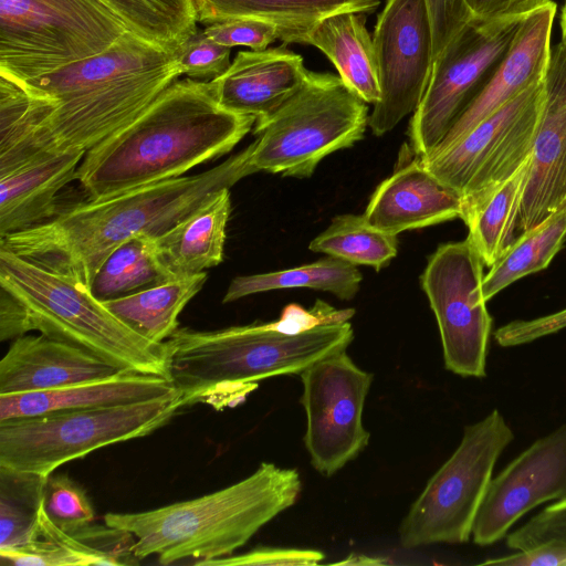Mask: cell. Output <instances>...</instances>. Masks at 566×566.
Wrapping results in <instances>:
<instances>
[{"label":"cell","mask_w":566,"mask_h":566,"mask_svg":"<svg viewBox=\"0 0 566 566\" xmlns=\"http://www.w3.org/2000/svg\"><path fill=\"white\" fill-rule=\"evenodd\" d=\"M251 174L244 148L197 175L87 199L48 222L0 238V248L90 289L102 263L120 244L137 235H160Z\"/></svg>","instance_id":"obj_1"},{"label":"cell","mask_w":566,"mask_h":566,"mask_svg":"<svg viewBox=\"0 0 566 566\" xmlns=\"http://www.w3.org/2000/svg\"><path fill=\"white\" fill-rule=\"evenodd\" d=\"M325 319L317 306L290 304L270 323L209 332L178 328L165 342L168 378L181 394L184 407L197 402L233 407L264 379L300 375L347 350L354 339L349 319Z\"/></svg>","instance_id":"obj_2"},{"label":"cell","mask_w":566,"mask_h":566,"mask_svg":"<svg viewBox=\"0 0 566 566\" xmlns=\"http://www.w3.org/2000/svg\"><path fill=\"white\" fill-rule=\"evenodd\" d=\"M255 120L223 108L211 82L177 80L133 122L88 149L75 180L95 200L181 177L229 153Z\"/></svg>","instance_id":"obj_3"},{"label":"cell","mask_w":566,"mask_h":566,"mask_svg":"<svg viewBox=\"0 0 566 566\" xmlns=\"http://www.w3.org/2000/svg\"><path fill=\"white\" fill-rule=\"evenodd\" d=\"M297 470L262 462L243 480L216 492L158 509L107 513L104 522L134 537L140 560L157 556L161 565L193 564L232 555L265 524L297 501Z\"/></svg>","instance_id":"obj_4"},{"label":"cell","mask_w":566,"mask_h":566,"mask_svg":"<svg viewBox=\"0 0 566 566\" xmlns=\"http://www.w3.org/2000/svg\"><path fill=\"white\" fill-rule=\"evenodd\" d=\"M178 53L126 75L108 63L83 60L43 76V96L24 85L32 123L21 166L63 151L86 153L128 125L181 77Z\"/></svg>","instance_id":"obj_5"},{"label":"cell","mask_w":566,"mask_h":566,"mask_svg":"<svg viewBox=\"0 0 566 566\" xmlns=\"http://www.w3.org/2000/svg\"><path fill=\"white\" fill-rule=\"evenodd\" d=\"M0 289L20 303L30 332L81 348L120 370L168 378L165 343L132 331L83 283L0 248Z\"/></svg>","instance_id":"obj_6"},{"label":"cell","mask_w":566,"mask_h":566,"mask_svg":"<svg viewBox=\"0 0 566 566\" xmlns=\"http://www.w3.org/2000/svg\"><path fill=\"white\" fill-rule=\"evenodd\" d=\"M368 117L367 103L339 75L310 72L275 113L254 124L249 168L252 174L308 177L326 156L360 140Z\"/></svg>","instance_id":"obj_7"},{"label":"cell","mask_w":566,"mask_h":566,"mask_svg":"<svg viewBox=\"0 0 566 566\" xmlns=\"http://www.w3.org/2000/svg\"><path fill=\"white\" fill-rule=\"evenodd\" d=\"M127 31L97 0H0V74L28 82L104 52Z\"/></svg>","instance_id":"obj_8"},{"label":"cell","mask_w":566,"mask_h":566,"mask_svg":"<svg viewBox=\"0 0 566 566\" xmlns=\"http://www.w3.org/2000/svg\"><path fill=\"white\" fill-rule=\"evenodd\" d=\"M181 407L178 391L130 405L0 422V465L48 476L99 448L151 433Z\"/></svg>","instance_id":"obj_9"},{"label":"cell","mask_w":566,"mask_h":566,"mask_svg":"<svg viewBox=\"0 0 566 566\" xmlns=\"http://www.w3.org/2000/svg\"><path fill=\"white\" fill-rule=\"evenodd\" d=\"M514 433L493 409L464 427L460 444L429 479L399 527L403 548L465 543L492 480L495 463Z\"/></svg>","instance_id":"obj_10"},{"label":"cell","mask_w":566,"mask_h":566,"mask_svg":"<svg viewBox=\"0 0 566 566\" xmlns=\"http://www.w3.org/2000/svg\"><path fill=\"white\" fill-rule=\"evenodd\" d=\"M545 80L528 86L451 147L421 157L438 179L462 197L463 221L531 156L546 98Z\"/></svg>","instance_id":"obj_11"},{"label":"cell","mask_w":566,"mask_h":566,"mask_svg":"<svg viewBox=\"0 0 566 566\" xmlns=\"http://www.w3.org/2000/svg\"><path fill=\"white\" fill-rule=\"evenodd\" d=\"M484 263L471 242L440 244L420 276L436 316L446 369L462 377H485L492 317L482 283Z\"/></svg>","instance_id":"obj_12"},{"label":"cell","mask_w":566,"mask_h":566,"mask_svg":"<svg viewBox=\"0 0 566 566\" xmlns=\"http://www.w3.org/2000/svg\"><path fill=\"white\" fill-rule=\"evenodd\" d=\"M520 22L474 19L433 61L428 86L408 126L415 155L424 157L442 142L503 59Z\"/></svg>","instance_id":"obj_13"},{"label":"cell","mask_w":566,"mask_h":566,"mask_svg":"<svg viewBox=\"0 0 566 566\" xmlns=\"http://www.w3.org/2000/svg\"><path fill=\"white\" fill-rule=\"evenodd\" d=\"M300 377V402L306 415L304 444L312 467L331 476L368 446L363 410L374 375L344 350L314 363Z\"/></svg>","instance_id":"obj_14"},{"label":"cell","mask_w":566,"mask_h":566,"mask_svg":"<svg viewBox=\"0 0 566 566\" xmlns=\"http://www.w3.org/2000/svg\"><path fill=\"white\" fill-rule=\"evenodd\" d=\"M373 42L380 99L368 127L382 136L418 107L429 83L432 32L424 0H387L378 14Z\"/></svg>","instance_id":"obj_15"},{"label":"cell","mask_w":566,"mask_h":566,"mask_svg":"<svg viewBox=\"0 0 566 566\" xmlns=\"http://www.w3.org/2000/svg\"><path fill=\"white\" fill-rule=\"evenodd\" d=\"M566 499V422L537 439L492 478L472 530L476 545L494 544L536 506Z\"/></svg>","instance_id":"obj_16"},{"label":"cell","mask_w":566,"mask_h":566,"mask_svg":"<svg viewBox=\"0 0 566 566\" xmlns=\"http://www.w3.org/2000/svg\"><path fill=\"white\" fill-rule=\"evenodd\" d=\"M556 12V3L548 1L521 20L501 62L430 154L451 147L528 86L546 77L552 56L551 36Z\"/></svg>","instance_id":"obj_17"},{"label":"cell","mask_w":566,"mask_h":566,"mask_svg":"<svg viewBox=\"0 0 566 566\" xmlns=\"http://www.w3.org/2000/svg\"><path fill=\"white\" fill-rule=\"evenodd\" d=\"M545 86L517 235L566 210V54L559 43L552 49Z\"/></svg>","instance_id":"obj_18"},{"label":"cell","mask_w":566,"mask_h":566,"mask_svg":"<svg viewBox=\"0 0 566 566\" xmlns=\"http://www.w3.org/2000/svg\"><path fill=\"white\" fill-rule=\"evenodd\" d=\"M303 57L286 44L261 51H240L228 70L210 81L218 103L226 109L255 117H270L308 78Z\"/></svg>","instance_id":"obj_19"},{"label":"cell","mask_w":566,"mask_h":566,"mask_svg":"<svg viewBox=\"0 0 566 566\" xmlns=\"http://www.w3.org/2000/svg\"><path fill=\"white\" fill-rule=\"evenodd\" d=\"M364 216L373 227L397 235L462 218L463 201L415 155L376 188Z\"/></svg>","instance_id":"obj_20"},{"label":"cell","mask_w":566,"mask_h":566,"mask_svg":"<svg viewBox=\"0 0 566 566\" xmlns=\"http://www.w3.org/2000/svg\"><path fill=\"white\" fill-rule=\"evenodd\" d=\"M120 371L75 346L44 335L13 339L0 360V395L57 389Z\"/></svg>","instance_id":"obj_21"},{"label":"cell","mask_w":566,"mask_h":566,"mask_svg":"<svg viewBox=\"0 0 566 566\" xmlns=\"http://www.w3.org/2000/svg\"><path fill=\"white\" fill-rule=\"evenodd\" d=\"M176 392L167 377L120 371L52 390L0 395V422L59 411L130 405Z\"/></svg>","instance_id":"obj_22"},{"label":"cell","mask_w":566,"mask_h":566,"mask_svg":"<svg viewBox=\"0 0 566 566\" xmlns=\"http://www.w3.org/2000/svg\"><path fill=\"white\" fill-rule=\"evenodd\" d=\"M85 151L43 157L0 177V238L53 219L59 191L75 174Z\"/></svg>","instance_id":"obj_23"},{"label":"cell","mask_w":566,"mask_h":566,"mask_svg":"<svg viewBox=\"0 0 566 566\" xmlns=\"http://www.w3.org/2000/svg\"><path fill=\"white\" fill-rule=\"evenodd\" d=\"M230 211V189L226 188L154 238L157 262L168 279L192 276L222 262Z\"/></svg>","instance_id":"obj_24"},{"label":"cell","mask_w":566,"mask_h":566,"mask_svg":"<svg viewBox=\"0 0 566 566\" xmlns=\"http://www.w3.org/2000/svg\"><path fill=\"white\" fill-rule=\"evenodd\" d=\"M197 20L203 25L234 17L270 21L283 44H308L316 25L336 13H371L379 0H192Z\"/></svg>","instance_id":"obj_25"},{"label":"cell","mask_w":566,"mask_h":566,"mask_svg":"<svg viewBox=\"0 0 566 566\" xmlns=\"http://www.w3.org/2000/svg\"><path fill=\"white\" fill-rule=\"evenodd\" d=\"M366 13L342 12L327 17L312 31L308 45L317 48L339 77L367 104L380 99L378 65Z\"/></svg>","instance_id":"obj_26"},{"label":"cell","mask_w":566,"mask_h":566,"mask_svg":"<svg viewBox=\"0 0 566 566\" xmlns=\"http://www.w3.org/2000/svg\"><path fill=\"white\" fill-rule=\"evenodd\" d=\"M207 281V273L168 280L103 304L127 327L149 342L163 344L178 329V316Z\"/></svg>","instance_id":"obj_27"},{"label":"cell","mask_w":566,"mask_h":566,"mask_svg":"<svg viewBox=\"0 0 566 566\" xmlns=\"http://www.w3.org/2000/svg\"><path fill=\"white\" fill-rule=\"evenodd\" d=\"M361 280L363 275L355 264L327 255L292 269L238 276L230 283L222 303L266 291L298 287L329 292L349 301L358 293Z\"/></svg>","instance_id":"obj_28"},{"label":"cell","mask_w":566,"mask_h":566,"mask_svg":"<svg viewBox=\"0 0 566 566\" xmlns=\"http://www.w3.org/2000/svg\"><path fill=\"white\" fill-rule=\"evenodd\" d=\"M531 156L464 223L467 239L484 265L492 266L516 239L520 210L528 177Z\"/></svg>","instance_id":"obj_29"},{"label":"cell","mask_w":566,"mask_h":566,"mask_svg":"<svg viewBox=\"0 0 566 566\" xmlns=\"http://www.w3.org/2000/svg\"><path fill=\"white\" fill-rule=\"evenodd\" d=\"M128 31L169 52H179L198 32L192 0H97Z\"/></svg>","instance_id":"obj_30"},{"label":"cell","mask_w":566,"mask_h":566,"mask_svg":"<svg viewBox=\"0 0 566 566\" xmlns=\"http://www.w3.org/2000/svg\"><path fill=\"white\" fill-rule=\"evenodd\" d=\"M566 240V210L520 233L509 250L484 275L482 290L488 302L517 280L546 269Z\"/></svg>","instance_id":"obj_31"},{"label":"cell","mask_w":566,"mask_h":566,"mask_svg":"<svg viewBox=\"0 0 566 566\" xmlns=\"http://www.w3.org/2000/svg\"><path fill=\"white\" fill-rule=\"evenodd\" d=\"M168 280L157 262L154 237L137 235L106 258L90 290L103 302L130 295Z\"/></svg>","instance_id":"obj_32"},{"label":"cell","mask_w":566,"mask_h":566,"mask_svg":"<svg viewBox=\"0 0 566 566\" xmlns=\"http://www.w3.org/2000/svg\"><path fill=\"white\" fill-rule=\"evenodd\" d=\"M308 249L379 271L396 256L398 239L373 227L364 214H342L311 241Z\"/></svg>","instance_id":"obj_33"},{"label":"cell","mask_w":566,"mask_h":566,"mask_svg":"<svg viewBox=\"0 0 566 566\" xmlns=\"http://www.w3.org/2000/svg\"><path fill=\"white\" fill-rule=\"evenodd\" d=\"M2 564L18 566H87L115 565L108 556L95 551L75 534L55 526L43 505L33 537L28 543L0 548Z\"/></svg>","instance_id":"obj_34"},{"label":"cell","mask_w":566,"mask_h":566,"mask_svg":"<svg viewBox=\"0 0 566 566\" xmlns=\"http://www.w3.org/2000/svg\"><path fill=\"white\" fill-rule=\"evenodd\" d=\"M46 478L0 465V548L21 546L33 537Z\"/></svg>","instance_id":"obj_35"},{"label":"cell","mask_w":566,"mask_h":566,"mask_svg":"<svg viewBox=\"0 0 566 566\" xmlns=\"http://www.w3.org/2000/svg\"><path fill=\"white\" fill-rule=\"evenodd\" d=\"M43 510L49 520L65 533L73 534L95 520L86 491L66 474L48 475Z\"/></svg>","instance_id":"obj_36"},{"label":"cell","mask_w":566,"mask_h":566,"mask_svg":"<svg viewBox=\"0 0 566 566\" xmlns=\"http://www.w3.org/2000/svg\"><path fill=\"white\" fill-rule=\"evenodd\" d=\"M230 55V48L214 42L198 30L179 51L177 65L181 76L210 82L228 70Z\"/></svg>","instance_id":"obj_37"},{"label":"cell","mask_w":566,"mask_h":566,"mask_svg":"<svg viewBox=\"0 0 566 566\" xmlns=\"http://www.w3.org/2000/svg\"><path fill=\"white\" fill-rule=\"evenodd\" d=\"M203 33L214 42L228 46H247L261 51L279 40L274 23L252 17H234L206 25Z\"/></svg>","instance_id":"obj_38"},{"label":"cell","mask_w":566,"mask_h":566,"mask_svg":"<svg viewBox=\"0 0 566 566\" xmlns=\"http://www.w3.org/2000/svg\"><path fill=\"white\" fill-rule=\"evenodd\" d=\"M505 537L507 547L514 551L549 541L566 545V499L547 505Z\"/></svg>","instance_id":"obj_39"},{"label":"cell","mask_w":566,"mask_h":566,"mask_svg":"<svg viewBox=\"0 0 566 566\" xmlns=\"http://www.w3.org/2000/svg\"><path fill=\"white\" fill-rule=\"evenodd\" d=\"M432 32L433 61L474 20L467 0H424Z\"/></svg>","instance_id":"obj_40"},{"label":"cell","mask_w":566,"mask_h":566,"mask_svg":"<svg viewBox=\"0 0 566 566\" xmlns=\"http://www.w3.org/2000/svg\"><path fill=\"white\" fill-rule=\"evenodd\" d=\"M325 555L316 549L256 547L240 555H230L203 563L205 566H312L323 560Z\"/></svg>","instance_id":"obj_41"},{"label":"cell","mask_w":566,"mask_h":566,"mask_svg":"<svg viewBox=\"0 0 566 566\" xmlns=\"http://www.w3.org/2000/svg\"><path fill=\"white\" fill-rule=\"evenodd\" d=\"M553 0H467V3L479 21H496L506 19L522 20L526 14Z\"/></svg>","instance_id":"obj_42"},{"label":"cell","mask_w":566,"mask_h":566,"mask_svg":"<svg viewBox=\"0 0 566 566\" xmlns=\"http://www.w3.org/2000/svg\"><path fill=\"white\" fill-rule=\"evenodd\" d=\"M30 332L25 313L20 303L0 289V340L15 339Z\"/></svg>","instance_id":"obj_43"},{"label":"cell","mask_w":566,"mask_h":566,"mask_svg":"<svg viewBox=\"0 0 566 566\" xmlns=\"http://www.w3.org/2000/svg\"><path fill=\"white\" fill-rule=\"evenodd\" d=\"M381 563H382L381 560L374 559L371 557L356 556V557H348L347 559L338 562L337 564H340V565H346V564L366 565V564H368L369 565V564H381Z\"/></svg>","instance_id":"obj_44"},{"label":"cell","mask_w":566,"mask_h":566,"mask_svg":"<svg viewBox=\"0 0 566 566\" xmlns=\"http://www.w3.org/2000/svg\"><path fill=\"white\" fill-rule=\"evenodd\" d=\"M559 25H560V34H562L559 45L562 46L564 53L566 54V0L562 7Z\"/></svg>","instance_id":"obj_45"}]
</instances>
